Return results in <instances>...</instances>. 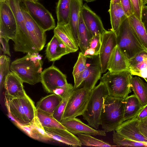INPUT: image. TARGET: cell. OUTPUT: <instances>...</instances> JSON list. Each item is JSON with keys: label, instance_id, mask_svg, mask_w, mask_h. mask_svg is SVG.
I'll return each mask as SVG.
<instances>
[{"label": "cell", "instance_id": "23", "mask_svg": "<svg viewBox=\"0 0 147 147\" xmlns=\"http://www.w3.org/2000/svg\"><path fill=\"white\" fill-rule=\"evenodd\" d=\"M110 17L111 29L118 36L121 26L123 22L127 18L122 7L121 3H110L109 10Z\"/></svg>", "mask_w": 147, "mask_h": 147}, {"label": "cell", "instance_id": "28", "mask_svg": "<svg viewBox=\"0 0 147 147\" xmlns=\"http://www.w3.org/2000/svg\"><path fill=\"white\" fill-rule=\"evenodd\" d=\"M78 46L81 52L84 54L89 48L93 34L85 25L82 18V11L80 14L78 28Z\"/></svg>", "mask_w": 147, "mask_h": 147}, {"label": "cell", "instance_id": "32", "mask_svg": "<svg viewBox=\"0 0 147 147\" xmlns=\"http://www.w3.org/2000/svg\"><path fill=\"white\" fill-rule=\"evenodd\" d=\"M77 135L82 145L102 147L118 146L117 145H111L108 142L96 139L90 135L78 134Z\"/></svg>", "mask_w": 147, "mask_h": 147}, {"label": "cell", "instance_id": "21", "mask_svg": "<svg viewBox=\"0 0 147 147\" xmlns=\"http://www.w3.org/2000/svg\"><path fill=\"white\" fill-rule=\"evenodd\" d=\"M129 69L128 59L117 45L110 58L107 70L111 72H119Z\"/></svg>", "mask_w": 147, "mask_h": 147}, {"label": "cell", "instance_id": "49", "mask_svg": "<svg viewBox=\"0 0 147 147\" xmlns=\"http://www.w3.org/2000/svg\"><path fill=\"white\" fill-rule=\"evenodd\" d=\"M144 79L147 82V77L146 78H144Z\"/></svg>", "mask_w": 147, "mask_h": 147}, {"label": "cell", "instance_id": "15", "mask_svg": "<svg viewBox=\"0 0 147 147\" xmlns=\"http://www.w3.org/2000/svg\"><path fill=\"white\" fill-rule=\"evenodd\" d=\"M140 122L135 117L121 123L115 130L122 136L132 141L147 143V138L140 131Z\"/></svg>", "mask_w": 147, "mask_h": 147}, {"label": "cell", "instance_id": "30", "mask_svg": "<svg viewBox=\"0 0 147 147\" xmlns=\"http://www.w3.org/2000/svg\"><path fill=\"white\" fill-rule=\"evenodd\" d=\"M71 0H59L56 7L57 24H67L69 22V15Z\"/></svg>", "mask_w": 147, "mask_h": 147}, {"label": "cell", "instance_id": "51", "mask_svg": "<svg viewBox=\"0 0 147 147\" xmlns=\"http://www.w3.org/2000/svg\"><path fill=\"white\" fill-rule=\"evenodd\" d=\"M33 1H37L38 0H32Z\"/></svg>", "mask_w": 147, "mask_h": 147}, {"label": "cell", "instance_id": "50", "mask_svg": "<svg viewBox=\"0 0 147 147\" xmlns=\"http://www.w3.org/2000/svg\"><path fill=\"white\" fill-rule=\"evenodd\" d=\"M6 0H0V1H6Z\"/></svg>", "mask_w": 147, "mask_h": 147}, {"label": "cell", "instance_id": "37", "mask_svg": "<svg viewBox=\"0 0 147 147\" xmlns=\"http://www.w3.org/2000/svg\"><path fill=\"white\" fill-rule=\"evenodd\" d=\"M87 57L81 52L79 54L78 60L73 67L72 74L74 79L82 73L86 69Z\"/></svg>", "mask_w": 147, "mask_h": 147}, {"label": "cell", "instance_id": "27", "mask_svg": "<svg viewBox=\"0 0 147 147\" xmlns=\"http://www.w3.org/2000/svg\"><path fill=\"white\" fill-rule=\"evenodd\" d=\"M128 18L136 36L147 51V32L143 22L134 14Z\"/></svg>", "mask_w": 147, "mask_h": 147}, {"label": "cell", "instance_id": "3", "mask_svg": "<svg viewBox=\"0 0 147 147\" xmlns=\"http://www.w3.org/2000/svg\"><path fill=\"white\" fill-rule=\"evenodd\" d=\"M12 10L17 25V32L14 42L16 52L34 53L26 30L22 8V0H6Z\"/></svg>", "mask_w": 147, "mask_h": 147}, {"label": "cell", "instance_id": "34", "mask_svg": "<svg viewBox=\"0 0 147 147\" xmlns=\"http://www.w3.org/2000/svg\"><path fill=\"white\" fill-rule=\"evenodd\" d=\"M10 59L8 56L1 55L0 57V88L4 87L6 78L10 71Z\"/></svg>", "mask_w": 147, "mask_h": 147}, {"label": "cell", "instance_id": "44", "mask_svg": "<svg viewBox=\"0 0 147 147\" xmlns=\"http://www.w3.org/2000/svg\"><path fill=\"white\" fill-rule=\"evenodd\" d=\"M140 128L141 133L147 138V117L140 121Z\"/></svg>", "mask_w": 147, "mask_h": 147}, {"label": "cell", "instance_id": "38", "mask_svg": "<svg viewBox=\"0 0 147 147\" xmlns=\"http://www.w3.org/2000/svg\"><path fill=\"white\" fill-rule=\"evenodd\" d=\"M129 71L132 75L143 78L147 77V61L140 63L129 67Z\"/></svg>", "mask_w": 147, "mask_h": 147}, {"label": "cell", "instance_id": "42", "mask_svg": "<svg viewBox=\"0 0 147 147\" xmlns=\"http://www.w3.org/2000/svg\"><path fill=\"white\" fill-rule=\"evenodd\" d=\"M120 3L123 10L128 18L134 14L131 0H120Z\"/></svg>", "mask_w": 147, "mask_h": 147}, {"label": "cell", "instance_id": "11", "mask_svg": "<svg viewBox=\"0 0 147 147\" xmlns=\"http://www.w3.org/2000/svg\"><path fill=\"white\" fill-rule=\"evenodd\" d=\"M32 19L45 32L54 29L55 20L51 14L41 4L32 0H22Z\"/></svg>", "mask_w": 147, "mask_h": 147}, {"label": "cell", "instance_id": "46", "mask_svg": "<svg viewBox=\"0 0 147 147\" xmlns=\"http://www.w3.org/2000/svg\"><path fill=\"white\" fill-rule=\"evenodd\" d=\"M110 3H120V0H111Z\"/></svg>", "mask_w": 147, "mask_h": 147}, {"label": "cell", "instance_id": "47", "mask_svg": "<svg viewBox=\"0 0 147 147\" xmlns=\"http://www.w3.org/2000/svg\"><path fill=\"white\" fill-rule=\"evenodd\" d=\"M143 5H145L147 4V0H142Z\"/></svg>", "mask_w": 147, "mask_h": 147}, {"label": "cell", "instance_id": "4", "mask_svg": "<svg viewBox=\"0 0 147 147\" xmlns=\"http://www.w3.org/2000/svg\"><path fill=\"white\" fill-rule=\"evenodd\" d=\"M132 77L128 70L119 72L108 71L103 75L100 81L106 86L109 96L124 99L131 92V85Z\"/></svg>", "mask_w": 147, "mask_h": 147}, {"label": "cell", "instance_id": "22", "mask_svg": "<svg viewBox=\"0 0 147 147\" xmlns=\"http://www.w3.org/2000/svg\"><path fill=\"white\" fill-rule=\"evenodd\" d=\"M83 5L82 0H71L69 15V24L78 45V26Z\"/></svg>", "mask_w": 147, "mask_h": 147}, {"label": "cell", "instance_id": "36", "mask_svg": "<svg viewBox=\"0 0 147 147\" xmlns=\"http://www.w3.org/2000/svg\"><path fill=\"white\" fill-rule=\"evenodd\" d=\"M31 123L38 137V140L48 141L51 139L47 134L44 127L42 125L36 115Z\"/></svg>", "mask_w": 147, "mask_h": 147}, {"label": "cell", "instance_id": "17", "mask_svg": "<svg viewBox=\"0 0 147 147\" xmlns=\"http://www.w3.org/2000/svg\"><path fill=\"white\" fill-rule=\"evenodd\" d=\"M23 83L16 73L11 71L10 72L6 78L4 86L6 100L24 97L27 95L24 89Z\"/></svg>", "mask_w": 147, "mask_h": 147}, {"label": "cell", "instance_id": "24", "mask_svg": "<svg viewBox=\"0 0 147 147\" xmlns=\"http://www.w3.org/2000/svg\"><path fill=\"white\" fill-rule=\"evenodd\" d=\"M54 34L57 36L68 47L75 52L79 46L72 32L69 23L57 25L54 30Z\"/></svg>", "mask_w": 147, "mask_h": 147}, {"label": "cell", "instance_id": "8", "mask_svg": "<svg viewBox=\"0 0 147 147\" xmlns=\"http://www.w3.org/2000/svg\"><path fill=\"white\" fill-rule=\"evenodd\" d=\"M86 67L85 70L74 80L73 90L84 87L92 90L102 73L99 55H86Z\"/></svg>", "mask_w": 147, "mask_h": 147}, {"label": "cell", "instance_id": "5", "mask_svg": "<svg viewBox=\"0 0 147 147\" xmlns=\"http://www.w3.org/2000/svg\"><path fill=\"white\" fill-rule=\"evenodd\" d=\"M109 95L105 84L102 82L92 90L86 108L82 115L88 125L97 129L100 125V119L104 101Z\"/></svg>", "mask_w": 147, "mask_h": 147}, {"label": "cell", "instance_id": "13", "mask_svg": "<svg viewBox=\"0 0 147 147\" xmlns=\"http://www.w3.org/2000/svg\"><path fill=\"white\" fill-rule=\"evenodd\" d=\"M17 32L15 17L6 1H0V36L13 40Z\"/></svg>", "mask_w": 147, "mask_h": 147}, {"label": "cell", "instance_id": "2", "mask_svg": "<svg viewBox=\"0 0 147 147\" xmlns=\"http://www.w3.org/2000/svg\"><path fill=\"white\" fill-rule=\"evenodd\" d=\"M124 99L109 95L106 98L100 119V125L106 132L115 130L122 123L125 104Z\"/></svg>", "mask_w": 147, "mask_h": 147}, {"label": "cell", "instance_id": "6", "mask_svg": "<svg viewBox=\"0 0 147 147\" xmlns=\"http://www.w3.org/2000/svg\"><path fill=\"white\" fill-rule=\"evenodd\" d=\"M5 105L10 115L14 122L20 125L30 124L36 115V107L28 95L24 97L6 100Z\"/></svg>", "mask_w": 147, "mask_h": 147}, {"label": "cell", "instance_id": "39", "mask_svg": "<svg viewBox=\"0 0 147 147\" xmlns=\"http://www.w3.org/2000/svg\"><path fill=\"white\" fill-rule=\"evenodd\" d=\"M73 90L70 92L63 98L62 100L53 114V116L54 118L59 122L62 119L63 115L67 102Z\"/></svg>", "mask_w": 147, "mask_h": 147}, {"label": "cell", "instance_id": "7", "mask_svg": "<svg viewBox=\"0 0 147 147\" xmlns=\"http://www.w3.org/2000/svg\"><path fill=\"white\" fill-rule=\"evenodd\" d=\"M40 82L47 92L62 98L73 90V86L67 82L66 75L53 65L42 71Z\"/></svg>", "mask_w": 147, "mask_h": 147}, {"label": "cell", "instance_id": "31", "mask_svg": "<svg viewBox=\"0 0 147 147\" xmlns=\"http://www.w3.org/2000/svg\"><path fill=\"white\" fill-rule=\"evenodd\" d=\"M36 113L40 123L44 127L66 129L60 122L54 118L53 115L38 109H36Z\"/></svg>", "mask_w": 147, "mask_h": 147}, {"label": "cell", "instance_id": "18", "mask_svg": "<svg viewBox=\"0 0 147 147\" xmlns=\"http://www.w3.org/2000/svg\"><path fill=\"white\" fill-rule=\"evenodd\" d=\"M75 52L68 47L57 36L54 34L48 43L45 51L46 57L50 61H55L62 57Z\"/></svg>", "mask_w": 147, "mask_h": 147}, {"label": "cell", "instance_id": "41", "mask_svg": "<svg viewBox=\"0 0 147 147\" xmlns=\"http://www.w3.org/2000/svg\"><path fill=\"white\" fill-rule=\"evenodd\" d=\"M134 13V14L139 19L142 20L143 5L142 0H131Z\"/></svg>", "mask_w": 147, "mask_h": 147}, {"label": "cell", "instance_id": "45", "mask_svg": "<svg viewBox=\"0 0 147 147\" xmlns=\"http://www.w3.org/2000/svg\"><path fill=\"white\" fill-rule=\"evenodd\" d=\"M136 117L140 121L147 117V105L143 107L137 115Z\"/></svg>", "mask_w": 147, "mask_h": 147}, {"label": "cell", "instance_id": "48", "mask_svg": "<svg viewBox=\"0 0 147 147\" xmlns=\"http://www.w3.org/2000/svg\"><path fill=\"white\" fill-rule=\"evenodd\" d=\"M87 2H90L95 1L96 0H84Z\"/></svg>", "mask_w": 147, "mask_h": 147}, {"label": "cell", "instance_id": "33", "mask_svg": "<svg viewBox=\"0 0 147 147\" xmlns=\"http://www.w3.org/2000/svg\"><path fill=\"white\" fill-rule=\"evenodd\" d=\"M113 143L118 146H144L147 147V143L136 142L125 138L113 131Z\"/></svg>", "mask_w": 147, "mask_h": 147}, {"label": "cell", "instance_id": "29", "mask_svg": "<svg viewBox=\"0 0 147 147\" xmlns=\"http://www.w3.org/2000/svg\"><path fill=\"white\" fill-rule=\"evenodd\" d=\"M131 88L143 107L147 105V84L140 77H132Z\"/></svg>", "mask_w": 147, "mask_h": 147}, {"label": "cell", "instance_id": "35", "mask_svg": "<svg viewBox=\"0 0 147 147\" xmlns=\"http://www.w3.org/2000/svg\"><path fill=\"white\" fill-rule=\"evenodd\" d=\"M101 36L100 34L93 36L89 48L85 52V55H95L99 54L101 44Z\"/></svg>", "mask_w": 147, "mask_h": 147}, {"label": "cell", "instance_id": "1", "mask_svg": "<svg viewBox=\"0 0 147 147\" xmlns=\"http://www.w3.org/2000/svg\"><path fill=\"white\" fill-rule=\"evenodd\" d=\"M43 64L42 56L38 53H28L13 61L10 69L23 82L33 85L41 82Z\"/></svg>", "mask_w": 147, "mask_h": 147}, {"label": "cell", "instance_id": "20", "mask_svg": "<svg viewBox=\"0 0 147 147\" xmlns=\"http://www.w3.org/2000/svg\"><path fill=\"white\" fill-rule=\"evenodd\" d=\"M47 135L51 139L74 147L82 145L78 137L66 129L44 127Z\"/></svg>", "mask_w": 147, "mask_h": 147}, {"label": "cell", "instance_id": "40", "mask_svg": "<svg viewBox=\"0 0 147 147\" xmlns=\"http://www.w3.org/2000/svg\"><path fill=\"white\" fill-rule=\"evenodd\" d=\"M147 61V52L143 51L137 53L132 57L128 59L129 67L141 62Z\"/></svg>", "mask_w": 147, "mask_h": 147}, {"label": "cell", "instance_id": "12", "mask_svg": "<svg viewBox=\"0 0 147 147\" xmlns=\"http://www.w3.org/2000/svg\"><path fill=\"white\" fill-rule=\"evenodd\" d=\"M25 26L34 53L43 48L46 42V36L44 31L32 19L23 4L22 5Z\"/></svg>", "mask_w": 147, "mask_h": 147}, {"label": "cell", "instance_id": "26", "mask_svg": "<svg viewBox=\"0 0 147 147\" xmlns=\"http://www.w3.org/2000/svg\"><path fill=\"white\" fill-rule=\"evenodd\" d=\"M62 100L60 96L52 93L41 98L37 103L36 109L53 115Z\"/></svg>", "mask_w": 147, "mask_h": 147}, {"label": "cell", "instance_id": "43", "mask_svg": "<svg viewBox=\"0 0 147 147\" xmlns=\"http://www.w3.org/2000/svg\"><path fill=\"white\" fill-rule=\"evenodd\" d=\"M9 40L4 37L0 36V43L2 46V48L1 47V50H2L4 54H6L11 56L8 43Z\"/></svg>", "mask_w": 147, "mask_h": 147}, {"label": "cell", "instance_id": "10", "mask_svg": "<svg viewBox=\"0 0 147 147\" xmlns=\"http://www.w3.org/2000/svg\"><path fill=\"white\" fill-rule=\"evenodd\" d=\"M92 90L84 87L73 90L67 102L62 119L75 118L82 115L86 108Z\"/></svg>", "mask_w": 147, "mask_h": 147}, {"label": "cell", "instance_id": "19", "mask_svg": "<svg viewBox=\"0 0 147 147\" xmlns=\"http://www.w3.org/2000/svg\"><path fill=\"white\" fill-rule=\"evenodd\" d=\"M82 14L85 25L93 36L98 34L102 35L107 31L100 18L86 4L83 5Z\"/></svg>", "mask_w": 147, "mask_h": 147}, {"label": "cell", "instance_id": "25", "mask_svg": "<svg viewBox=\"0 0 147 147\" xmlns=\"http://www.w3.org/2000/svg\"><path fill=\"white\" fill-rule=\"evenodd\" d=\"M124 99L125 104L122 123L136 117L143 107L134 94L128 96Z\"/></svg>", "mask_w": 147, "mask_h": 147}, {"label": "cell", "instance_id": "14", "mask_svg": "<svg viewBox=\"0 0 147 147\" xmlns=\"http://www.w3.org/2000/svg\"><path fill=\"white\" fill-rule=\"evenodd\" d=\"M117 45V36L111 29L106 31L101 36V44L99 53L102 73L107 70L109 61L114 49Z\"/></svg>", "mask_w": 147, "mask_h": 147}, {"label": "cell", "instance_id": "9", "mask_svg": "<svg viewBox=\"0 0 147 147\" xmlns=\"http://www.w3.org/2000/svg\"><path fill=\"white\" fill-rule=\"evenodd\" d=\"M117 38V45L128 59L141 51L147 52L136 36L128 18L122 24Z\"/></svg>", "mask_w": 147, "mask_h": 147}, {"label": "cell", "instance_id": "16", "mask_svg": "<svg viewBox=\"0 0 147 147\" xmlns=\"http://www.w3.org/2000/svg\"><path fill=\"white\" fill-rule=\"evenodd\" d=\"M60 122L66 130L74 135L84 134L93 136L106 135L104 130L94 129L76 117L62 119Z\"/></svg>", "mask_w": 147, "mask_h": 147}]
</instances>
